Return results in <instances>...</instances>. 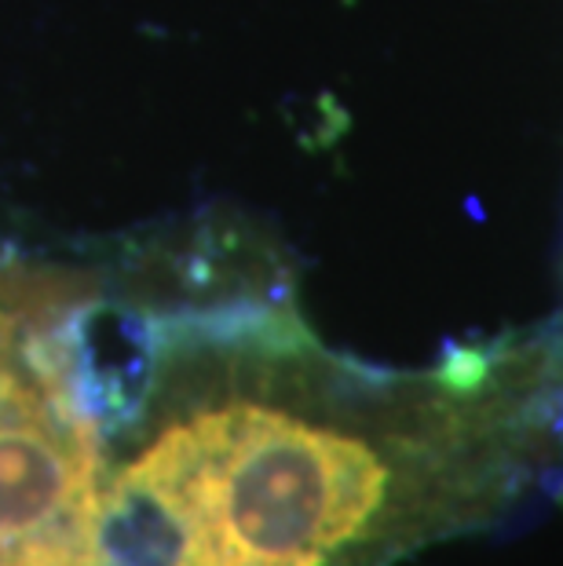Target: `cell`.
Segmentation results:
<instances>
[{
  "mask_svg": "<svg viewBox=\"0 0 563 566\" xmlns=\"http://www.w3.org/2000/svg\"><path fill=\"white\" fill-rule=\"evenodd\" d=\"M95 420L55 347L0 315V566H100Z\"/></svg>",
  "mask_w": 563,
  "mask_h": 566,
  "instance_id": "6da1fadb",
  "label": "cell"
}]
</instances>
